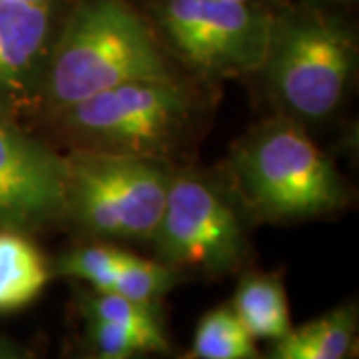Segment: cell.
Segmentation results:
<instances>
[{
	"mask_svg": "<svg viewBox=\"0 0 359 359\" xmlns=\"http://www.w3.org/2000/svg\"><path fill=\"white\" fill-rule=\"evenodd\" d=\"M166 76L154 30L128 0H78L52 42L40 104L58 114L118 84Z\"/></svg>",
	"mask_w": 359,
	"mask_h": 359,
	"instance_id": "1",
	"label": "cell"
},
{
	"mask_svg": "<svg viewBox=\"0 0 359 359\" xmlns=\"http://www.w3.org/2000/svg\"><path fill=\"white\" fill-rule=\"evenodd\" d=\"M244 204L266 222L320 218L346 204V182L294 118L250 132L231 156Z\"/></svg>",
	"mask_w": 359,
	"mask_h": 359,
	"instance_id": "2",
	"label": "cell"
},
{
	"mask_svg": "<svg viewBox=\"0 0 359 359\" xmlns=\"http://www.w3.org/2000/svg\"><path fill=\"white\" fill-rule=\"evenodd\" d=\"M355 36L334 14L297 6L273 14L262 72L287 118L318 124L334 114L355 68Z\"/></svg>",
	"mask_w": 359,
	"mask_h": 359,
	"instance_id": "3",
	"label": "cell"
},
{
	"mask_svg": "<svg viewBox=\"0 0 359 359\" xmlns=\"http://www.w3.org/2000/svg\"><path fill=\"white\" fill-rule=\"evenodd\" d=\"M196 98L176 74L118 84L58 112L76 148L166 160L192 128Z\"/></svg>",
	"mask_w": 359,
	"mask_h": 359,
	"instance_id": "4",
	"label": "cell"
},
{
	"mask_svg": "<svg viewBox=\"0 0 359 359\" xmlns=\"http://www.w3.org/2000/svg\"><path fill=\"white\" fill-rule=\"evenodd\" d=\"M66 168V216L82 230L152 242L174 172L166 160L74 148Z\"/></svg>",
	"mask_w": 359,
	"mask_h": 359,
	"instance_id": "5",
	"label": "cell"
},
{
	"mask_svg": "<svg viewBox=\"0 0 359 359\" xmlns=\"http://www.w3.org/2000/svg\"><path fill=\"white\" fill-rule=\"evenodd\" d=\"M154 25L172 52L202 78H236L262 68L273 13L238 0H154Z\"/></svg>",
	"mask_w": 359,
	"mask_h": 359,
	"instance_id": "6",
	"label": "cell"
},
{
	"mask_svg": "<svg viewBox=\"0 0 359 359\" xmlns=\"http://www.w3.org/2000/svg\"><path fill=\"white\" fill-rule=\"evenodd\" d=\"M152 244L158 259L182 273H231L248 256L238 208L214 180L192 170L172 172Z\"/></svg>",
	"mask_w": 359,
	"mask_h": 359,
	"instance_id": "7",
	"label": "cell"
},
{
	"mask_svg": "<svg viewBox=\"0 0 359 359\" xmlns=\"http://www.w3.org/2000/svg\"><path fill=\"white\" fill-rule=\"evenodd\" d=\"M66 156L0 114V230H42L66 216Z\"/></svg>",
	"mask_w": 359,
	"mask_h": 359,
	"instance_id": "8",
	"label": "cell"
},
{
	"mask_svg": "<svg viewBox=\"0 0 359 359\" xmlns=\"http://www.w3.org/2000/svg\"><path fill=\"white\" fill-rule=\"evenodd\" d=\"M60 0H0V114L32 110L42 102V80L62 22Z\"/></svg>",
	"mask_w": 359,
	"mask_h": 359,
	"instance_id": "9",
	"label": "cell"
},
{
	"mask_svg": "<svg viewBox=\"0 0 359 359\" xmlns=\"http://www.w3.org/2000/svg\"><path fill=\"white\" fill-rule=\"evenodd\" d=\"M358 323L355 302H346L302 327H292L271 341L259 359H351L358 344Z\"/></svg>",
	"mask_w": 359,
	"mask_h": 359,
	"instance_id": "10",
	"label": "cell"
},
{
	"mask_svg": "<svg viewBox=\"0 0 359 359\" xmlns=\"http://www.w3.org/2000/svg\"><path fill=\"white\" fill-rule=\"evenodd\" d=\"M50 278L46 257L26 233L0 230V313L28 308Z\"/></svg>",
	"mask_w": 359,
	"mask_h": 359,
	"instance_id": "11",
	"label": "cell"
},
{
	"mask_svg": "<svg viewBox=\"0 0 359 359\" xmlns=\"http://www.w3.org/2000/svg\"><path fill=\"white\" fill-rule=\"evenodd\" d=\"M230 308L254 339L276 341L292 330L285 287L276 273H244L236 285Z\"/></svg>",
	"mask_w": 359,
	"mask_h": 359,
	"instance_id": "12",
	"label": "cell"
},
{
	"mask_svg": "<svg viewBox=\"0 0 359 359\" xmlns=\"http://www.w3.org/2000/svg\"><path fill=\"white\" fill-rule=\"evenodd\" d=\"M256 339L230 306L210 309L198 321L192 349L184 359H259Z\"/></svg>",
	"mask_w": 359,
	"mask_h": 359,
	"instance_id": "13",
	"label": "cell"
},
{
	"mask_svg": "<svg viewBox=\"0 0 359 359\" xmlns=\"http://www.w3.org/2000/svg\"><path fill=\"white\" fill-rule=\"evenodd\" d=\"M182 276V271L170 268L160 259H144L124 252L110 292L140 304L160 306V299L178 285Z\"/></svg>",
	"mask_w": 359,
	"mask_h": 359,
	"instance_id": "14",
	"label": "cell"
},
{
	"mask_svg": "<svg viewBox=\"0 0 359 359\" xmlns=\"http://www.w3.org/2000/svg\"><path fill=\"white\" fill-rule=\"evenodd\" d=\"M126 250L114 245H80L52 264V273L88 283L90 290L110 292Z\"/></svg>",
	"mask_w": 359,
	"mask_h": 359,
	"instance_id": "15",
	"label": "cell"
},
{
	"mask_svg": "<svg viewBox=\"0 0 359 359\" xmlns=\"http://www.w3.org/2000/svg\"><path fill=\"white\" fill-rule=\"evenodd\" d=\"M86 337L92 353L104 358H134V355H166L170 353L168 337L144 334L116 321L84 318Z\"/></svg>",
	"mask_w": 359,
	"mask_h": 359,
	"instance_id": "16",
	"label": "cell"
},
{
	"mask_svg": "<svg viewBox=\"0 0 359 359\" xmlns=\"http://www.w3.org/2000/svg\"><path fill=\"white\" fill-rule=\"evenodd\" d=\"M0 359H34L25 347L18 346L16 341L0 335Z\"/></svg>",
	"mask_w": 359,
	"mask_h": 359,
	"instance_id": "17",
	"label": "cell"
},
{
	"mask_svg": "<svg viewBox=\"0 0 359 359\" xmlns=\"http://www.w3.org/2000/svg\"><path fill=\"white\" fill-rule=\"evenodd\" d=\"M80 359H156V355H134V358H104V355H96V353H88Z\"/></svg>",
	"mask_w": 359,
	"mask_h": 359,
	"instance_id": "18",
	"label": "cell"
},
{
	"mask_svg": "<svg viewBox=\"0 0 359 359\" xmlns=\"http://www.w3.org/2000/svg\"><path fill=\"white\" fill-rule=\"evenodd\" d=\"M311 2H323V4H337V2H353V0H311Z\"/></svg>",
	"mask_w": 359,
	"mask_h": 359,
	"instance_id": "19",
	"label": "cell"
},
{
	"mask_svg": "<svg viewBox=\"0 0 359 359\" xmlns=\"http://www.w3.org/2000/svg\"><path fill=\"white\" fill-rule=\"evenodd\" d=\"M238 2H252V4H264L266 0H238Z\"/></svg>",
	"mask_w": 359,
	"mask_h": 359,
	"instance_id": "20",
	"label": "cell"
},
{
	"mask_svg": "<svg viewBox=\"0 0 359 359\" xmlns=\"http://www.w3.org/2000/svg\"><path fill=\"white\" fill-rule=\"evenodd\" d=\"M22 2H52V0H22Z\"/></svg>",
	"mask_w": 359,
	"mask_h": 359,
	"instance_id": "21",
	"label": "cell"
}]
</instances>
